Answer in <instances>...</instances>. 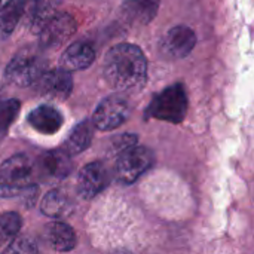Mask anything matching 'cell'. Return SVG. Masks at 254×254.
<instances>
[{
    "label": "cell",
    "mask_w": 254,
    "mask_h": 254,
    "mask_svg": "<svg viewBox=\"0 0 254 254\" xmlns=\"http://www.w3.org/2000/svg\"><path fill=\"white\" fill-rule=\"evenodd\" d=\"M195 33L186 25H177L164 36L161 43V52L170 60H179L188 57L195 48Z\"/></svg>",
    "instance_id": "cell-10"
},
{
    "label": "cell",
    "mask_w": 254,
    "mask_h": 254,
    "mask_svg": "<svg viewBox=\"0 0 254 254\" xmlns=\"http://www.w3.org/2000/svg\"><path fill=\"white\" fill-rule=\"evenodd\" d=\"M36 168L39 170V174L43 179L60 182L70 176L73 165L70 161V155L61 147L42 153L37 159Z\"/></svg>",
    "instance_id": "cell-11"
},
{
    "label": "cell",
    "mask_w": 254,
    "mask_h": 254,
    "mask_svg": "<svg viewBox=\"0 0 254 254\" xmlns=\"http://www.w3.org/2000/svg\"><path fill=\"white\" fill-rule=\"evenodd\" d=\"M110 183V171L101 161L86 164L77 174L76 189L83 199L100 195Z\"/></svg>",
    "instance_id": "cell-8"
},
{
    "label": "cell",
    "mask_w": 254,
    "mask_h": 254,
    "mask_svg": "<svg viewBox=\"0 0 254 254\" xmlns=\"http://www.w3.org/2000/svg\"><path fill=\"white\" fill-rule=\"evenodd\" d=\"M161 0H125L121 12L131 24H149L158 13Z\"/></svg>",
    "instance_id": "cell-15"
},
{
    "label": "cell",
    "mask_w": 254,
    "mask_h": 254,
    "mask_svg": "<svg viewBox=\"0 0 254 254\" xmlns=\"http://www.w3.org/2000/svg\"><path fill=\"white\" fill-rule=\"evenodd\" d=\"M45 58L36 48H24L13 55L4 70V77L15 86L33 85L45 71Z\"/></svg>",
    "instance_id": "cell-3"
},
{
    "label": "cell",
    "mask_w": 254,
    "mask_h": 254,
    "mask_svg": "<svg viewBox=\"0 0 254 254\" xmlns=\"http://www.w3.org/2000/svg\"><path fill=\"white\" fill-rule=\"evenodd\" d=\"M103 74L106 82L118 92H138L147 82L146 57L138 46L119 43L106 54Z\"/></svg>",
    "instance_id": "cell-1"
},
{
    "label": "cell",
    "mask_w": 254,
    "mask_h": 254,
    "mask_svg": "<svg viewBox=\"0 0 254 254\" xmlns=\"http://www.w3.org/2000/svg\"><path fill=\"white\" fill-rule=\"evenodd\" d=\"M131 115L129 101L121 94L110 95L104 98L95 109L92 122L100 131H112L119 128Z\"/></svg>",
    "instance_id": "cell-6"
},
{
    "label": "cell",
    "mask_w": 254,
    "mask_h": 254,
    "mask_svg": "<svg viewBox=\"0 0 254 254\" xmlns=\"http://www.w3.org/2000/svg\"><path fill=\"white\" fill-rule=\"evenodd\" d=\"M155 162V155L149 147L132 146L118 155L115 176L122 185H131L138 180Z\"/></svg>",
    "instance_id": "cell-5"
},
{
    "label": "cell",
    "mask_w": 254,
    "mask_h": 254,
    "mask_svg": "<svg viewBox=\"0 0 254 254\" xmlns=\"http://www.w3.org/2000/svg\"><path fill=\"white\" fill-rule=\"evenodd\" d=\"M135 144H137V135L135 134H121L119 137H116L112 141L113 152L118 155H121L122 152H125L127 149H129Z\"/></svg>",
    "instance_id": "cell-23"
},
{
    "label": "cell",
    "mask_w": 254,
    "mask_h": 254,
    "mask_svg": "<svg viewBox=\"0 0 254 254\" xmlns=\"http://www.w3.org/2000/svg\"><path fill=\"white\" fill-rule=\"evenodd\" d=\"M21 109V103L16 98H10V100H4L0 106V138H3L10 125L15 122L18 113Z\"/></svg>",
    "instance_id": "cell-21"
},
{
    "label": "cell",
    "mask_w": 254,
    "mask_h": 254,
    "mask_svg": "<svg viewBox=\"0 0 254 254\" xmlns=\"http://www.w3.org/2000/svg\"><path fill=\"white\" fill-rule=\"evenodd\" d=\"M22 226L21 216L15 211H7L0 214V244H9L16 238Z\"/></svg>",
    "instance_id": "cell-20"
},
{
    "label": "cell",
    "mask_w": 254,
    "mask_h": 254,
    "mask_svg": "<svg viewBox=\"0 0 254 254\" xmlns=\"http://www.w3.org/2000/svg\"><path fill=\"white\" fill-rule=\"evenodd\" d=\"M36 164L25 153H16L0 165V198H16L34 185Z\"/></svg>",
    "instance_id": "cell-2"
},
{
    "label": "cell",
    "mask_w": 254,
    "mask_h": 254,
    "mask_svg": "<svg viewBox=\"0 0 254 254\" xmlns=\"http://www.w3.org/2000/svg\"><path fill=\"white\" fill-rule=\"evenodd\" d=\"M25 0H7L0 6V42L6 40L22 19Z\"/></svg>",
    "instance_id": "cell-19"
},
{
    "label": "cell",
    "mask_w": 254,
    "mask_h": 254,
    "mask_svg": "<svg viewBox=\"0 0 254 254\" xmlns=\"http://www.w3.org/2000/svg\"><path fill=\"white\" fill-rule=\"evenodd\" d=\"M95 60V49L89 42H74L65 48L60 58V67L67 71L88 68Z\"/></svg>",
    "instance_id": "cell-13"
},
{
    "label": "cell",
    "mask_w": 254,
    "mask_h": 254,
    "mask_svg": "<svg viewBox=\"0 0 254 254\" xmlns=\"http://www.w3.org/2000/svg\"><path fill=\"white\" fill-rule=\"evenodd\" d=\"M45 240L54 252L65 253L76 247V234L64 222H51L45 226Z\"/></svg>",
    "instance_id": "cell-14"
},
{
    "label": "cell",
    "mask_w": 254,
    "mask_h": 254,
    "mask_svg": "<svg viewBox=\"0 0 254 254\" xmlns=\"http://www.w3.org/2000/svg\"><path fill=\"white\" fill-rule=\"evenodd\" d=\"M33 86L42 97L52 100H65L71 94L73 79L70 76V71L60 67L55 70H45L33 83Z\"/></svg>",
    "instance_id": "cell-9"
},
{
    "label": "cell",
    "mask_w": 254,
    "mask_h": 254,
    "mask_svg": "<svg viewBox=\"0 0 254 254\" xmlns=\"http://www.w3.org/2000/svg\"><path fill=\"white\" fill-rule=\"evenodd\" d=\"M77 30V21L67 12H55L39 33L42 49H55L64 45Z\"/></svg>",
    "instance_id": "cell-7"
},
{
    "label": "cell",
    "mask_w": 254,
    "mask_h": 254,
    "mask_svg": "<svg viewBox=\"0 0 254 254\" xmlns=\"http://www.w3.org/2000/svg\"><path fill=\"white\" fill-rule=\"evenodd\" d=\"M27 122L34 131L43 135H54L61 129L64 124V116L58 109L42 104L27 115Z\"/></svg>",
    "instance_id": "cell-12"
},
{
    "label": "cell",
    "mask_w": 254,
    "mask_h": 254,
    "mask_svg": "<svg viewBox=\"0 0 254 254\" xmlns=\"http://www.w3.org/2000/svg\"><path fill=\"white\" fill-rule=\"evenodd\" d=\"M94 128H95V125H94L92 121L85 119V121L79 122L71 129L68 137L64 140L63 149L70 156L82 153L83 150H86L91 146V141H92V137H94Z\"/></svg>",
    "instance_id": "cell-16"
},
{
    "label": "cell",
    "mask_w": 254,
    "mask_h": 254,
    "mask_svg": "<svg viewBox=\"0 0 254 254\" xmlns=\"http://www.w3.org/2000/svg\"><path fill=\"white\" fill-rule=\"evenodd\" d=\"M71 210H73V202L68 198V195L61 189L49 190L40 202V211L45 216L54 219L65 217L71 213Z\"/></svg>",
    "instance_id": "cell-18"
},
{
    "label": "cell",
    "mask_w": 254,
    "mask_h": 254,
    "mask_svg": "<svg viewBox=\"0 0 254 254\" xmlns=\"http://www.w3.org/2000/svg\"><path fill=\"white\" fill-rule=\"evenodd\" d=\"M4 252L6 253H37L39 247L36 241H33L31 238L19 237V238H13Z\"/></svg>",
    "instance_id": "cell-22"
},
{
    "label": "cell",
    "mask_w": 254,
    "mask_h": 254,
    "mask_svg": "<svg viewBox=\"0 0 254 254\" xmlns=\"http://www.w3.org/2000/svg\"><path fill=\"white\" fill-rule=\"evenodd\" d=\"M3 101H4V100L1 98V92H0V106H1V103H3Z\"/></svg>",
    "instance_id": "cell-24"
},
{
    "label": "cell",
    "mask_w": 254,
    "mask_h": 254,
    "mask_svg": "<svg viewBox=\"0 0 254 254\" xmlns=\"http://www.w3.org/2000/svg\"><path fill=\"white\" fill-rule=\"evenodd\" d=\"M188 112V97L183 85L177 83L159 92L146 109V118L180 124Z\"/></svg>",
    "instance_id": "cell-4"
},
{
    "label": "cell",
    "mask_w": 254,
    "mask_h": 254,
    "mask_svg": "<svg viewBox=\"0 0 254 254\" xmlns=\"http://www.w3.org/2000/svg\"><path fill=\"white\" fill-rule=\"evenodd\" d=\"M54 13V7L46 0H25L22 19L31 31L40 33Z\"/></svg>",
    "instance_id": "cell-17"
}]
</instances>
